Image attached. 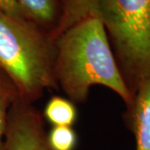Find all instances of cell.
<instances>
[{"mask_svg": "<svg viewBox=\"0 0 150 150\" xmlns=\"http://www.w3.org/2000/svg\"><path fill=\"white\" fill-rule=\"evenodd\" d=\"M94 18L103 23L123 78L134 95L150 76V0H60L54 40L76 23Z\"/></svg>", "mask_w": 150, "mask_h": 150, "instance_id": "obj_1", "label": "cell"}, {"mask_svg": "<svg viewBox=\"0 0 150 150\" xmlns=\"http://www.w3.org/2000/svg\"><path fill=\"white\" fill-rule=\"evenodd\" d=\"M55 47L54 78L69 99L83 103L92 86L102 85L117 93L126 107L131 104L133 94L98 19L87 18L76 23L55 39Z\"/></svg>", "mask_w": 150, "mask_h": 150, "instance_id": "obj_2", "label": "cell"}, {"mask_svg": "<svg viewBox=\"0 0 150 150\" xmlns=\"http://www.w3.org/2000/svg\"><path fill=\"white\" fill-rule=\"evenodd\" d=\"M55 54V40L49 32L0 9V69L23 100L34 103L46 90H59L54 72Z\"/></svg>", "mask_w": 150, "mask_h": 150, "instance_id": "obj_3", "label": "cell"}, {"mask_svg": "<svg viewBox=\"0 0 150 150\" xmlns=\"http://www.w3.org/2000/svg\"><path fill=\"white\" fill-rule=\"evenodd\" d=\"M4 150H52L41 112L18 97L10 108Z\"/></svg>", "mask_w": 150, "mask_h": 150, "instance_id": "obj_4", "label": "cell"}, {"mask_svg": "<svg viewBox=\"0 0 150 150\" xmlns=\"http://www.w3.org/2000/svg\"><path fill=\"white\" fill-rule=\"evenodd\" d=\"M123 118L135 139V150H150V76L137 88Z\"/></svg>", "mask_w": 150, "mask_h": 150, "instance_id": "obj_5", "label": "cell"}, {"mask_svg": "<svg viewBox=\"0 0 150 150\" xmlns=\"http://www.w3.org/2000/svg\"><path fill=\"white\" fill-rule=\"evenodd\" d=\"M28 19L37 23L49 33L58 24L60 0H17Z\"/></svg>", "mask_w": 150, "mask_h": 150, "instance_id": "obj_6", "label": "cell"}, {"mask_svg": "<svg viewBox=\"0 0 150 150\" xmlns=\"http://www.w3.org/2000/svg\"><path fill=\"white\" fill-rule=\"evenodd\" d=\"M43 118L53 126L73 127L78 119V109L75 103L68 98L53 96L46 103Z\"/></svg>", "mask_w": 150, "mask_h": 150, "instance_id": "obj_7", "label": "cell"}, {"mask_svg": "<svg viewBox=\"0 0 150 150\" xmlns=\"http://www.w3.org/2000/svg\"><path fill=\"white\" fill-rule=\"evenodd\" d=\"M18 97L19 94L13 82L0 69V150H4L8 112Z\"/></svg>", "mask_w": 150, "mask_h": 150, "instance_id": "obj_8", "label": "cell"}, {"mask_svg": "<svg viewBox=\"0 0 150 150\" xmlns=\"http://www.w3.org/2000/svg\"><path fill=\"white\" fill-rule=\"evenodd\" d=\"M47 139L52 150H75L79 137L73 127L53 126L47 131Z\"/></svg>", "mask_w": 150, "mask_h": 150, "instance_id": "obj_9", "label": "cell"}, {"mask_svg": "<svg viewBox=\"0 0 150 150\" xmlns=\"http://www.w3.org/2000/svg\"><path fill=\"white\" fill-rule=\"evenodd\" d=\"M0 9L13 16L27 18L17 0H0Z\"/></svg>", "mask_w": 150, "mask_h": 150, "instance_id": "obj_10", "label": "cell"}]
</instances>
